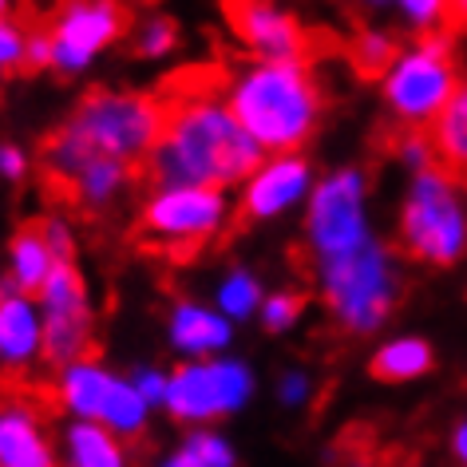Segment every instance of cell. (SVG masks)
Segmentation results:
<instances>
[{
	"mask_svg": "<svg viewBox=\"0 0 467 467\" xmlns=\"http://www.w3.org/2000/svg\"><path fill=\"white\" fill-rule=\"evenodd\" d=\"M455 451H460V460L467 463V424H463L460 431H455Z\"/></svg>",
	"mask_w": 467,
	"mask_h": 467,
	"instance_id": "74e56055",
	"label": "cell"
},
{
	"mask_svg": "<svg viewBox=\"0 0 467 467\" xmlns=\"http://www.w3.org/2000/svg\"><path fill=\"white\" fill-rule=\"evenodd\" d=\"M301 396H306V377H289V384H285V400H289V404H297Z\"/></svg>",
	"mask_w": 467,
	"mask_h": 467,
	"instance_id": "d590c367",
	"label": "cell"
},
{
	"mask_svg": "<svg viewBox=\"0 0 467 467\" xmlns=\"http://www.w3.org/2000/svg\"><path fill=\"white\" fill-rule=\"evenodd\" d=\"M214 377H218L222 412H234V408H238L250 396V372L242 368V365H230V360H222V365H214Z\"/></svg>",
	"mask_w": 467,
	"mask_h": 467,
	"instance_id": "f1b7e54d",
	"label": "cell"
},
{
	"mask_svg": "<svg viewBox=\"0 0 467 467\" xmlns=\"http://www.w3.org/2000/svg\"><path fill=\"white\" fill-rule=\"evenodd\" d=\"M139 392H143V400H167V380L159 377V372H139Z\"/></svg>",
	"mask_w": 467,
	"mask_h": 467,
	"instance_id": "e575fe53",
	"label": "cell"
},
{
	"mask_svg": "<svg viewBox=\"0 0 467 467\" xmlns=\"http://www.w3.org/2000/svg\"><path fill=\"white\" fill-rule=\"evenodd\" d=\"M99 420H103L108 428L119 431V436H139V431H143V420H147V400H143V392L131 389V384H123V380H111L108 396H103Z\"/></svg>",
	"mask_w": 467,
	"mask_h": 467,
	"instance_id": "cb8c5ba5",
	"label": "cell"
},
{
	"mask_svg": "<svg viewBox=\"0 0 467 467\" xmlns=\"http://www.w3.org/2000/svg\"><path fill=\"white\" fill-rule=\"evenodd\" d=\"M108 389H111L108 372L96 368L91 360H79V365H72L67 377H64V404L72 408V412H79L84 420H99Z\"/></svg>",
	"mask_w": 467,
	"mask_h": 467,
	"instance_id": "ffe728a7",
	"label": "cell"
},
{
	"mask_svg": "<svg viewBox=\"0 0 467 467\" xmlns=\"http://www.w3.org/2000/svg\"><path fill=\"white\" fill-rule=\"evenodd\" d=\"M222 194L218 186H159V194L147 202L139 238L150 254H171V258H194L214 238L222 226Z\"/></svg>",
	"mask_w": 467,
	"mask_h": 467,
	"instance_id": "8992f818",
	"label": "cell"
},
{
	"mask_svg": "<svg viewBox=\"0 0 467 467\" xmlns=\"http://www.w3.org/2000/svg\"><path fill=\"white\" fill-rule=\"evenodd\" d=\"M67 443H72L76 467H123L119 443L111 440V431L96 428L91 420H84V424H76L67 431Z\"/></svg>",
	"mask_w": 467,
	"mask_h": 467,
	"instance_id": "484cf974",
	"label": "cell"
},
{
	"mask_svg": "<svg viewBox=\"0 0 467 467\" xmlns=\"http://www.w3.org/2000/svg\"><path fill=\"white\" fill-rule=\"evenodd\" d=\"M131 174H139V171L131 167V162H123V159H96V162H88V167L79 171V179H76L72 202H108V198L119 191Z\"/></svg>",
	"mask_w": 467,
	"mask_h": 467,
	"instance_id": "44dd1931",
	"label": "cell"
},
{
	"mask_svg": "<svg viewBox=\"0 0 467 467\" xmlns=\"http://www.w3.org/2000/svg\"><path fill=\"white\" fill-rule=\"evenodd\" d=\"M455 5V20H467V0H451Z\"/></svg>",
	"mask_w": 467,
	"mask_h": 467,
	"instance_id": "f35d334b",
	"label": "cell"
},
{
	"mask_svg": "<svg viewBox=\"0 0 467 467\" xmlns=\"http://www.w3.org/2000/svg\"><path fill=\"white\" fill-rule=\"evenodd\" d=\"M40 345L36 309L25 294H0V368H25Z\"/></svg>",
	"mask_w": 467,
	"mask_h": 467,
	"instance_id": "5bb4252c",
	"label": "cell"
},
{
	"mask_svg": "<svg viewBox=\"0 0 467 467\" xmlns=\"http://www.w3.org/2000/svg\"><path fill=\"white\" fill-rule=\"evenodd\" d=\"M162 119H167L162 91H88L60 131L44 143V179L52 194L72 198L79 171L96 159H123L143 171L150 147L162 135Z\"/></svg>",
	"mask_w": 467,
	"mask_h": 467,
	"instance_id": "7a4b0ae2",
	"label": "cell"
},
{
	"mask_svg": "<svg viewBox=\"0 0 467 467\" xmlns=\"http://www.w3.org/2000/svg\"><path fill=\"white\" fill-rule=\"evenodd\" d=\"M167 404H171V412L182 420H202V416L222 412L214 365H186L174 372L167 380Z\"/></svg>",
	"mask_w": 467,
	"mask_h": 467,
	"instance_id": "9a60e30c",
	"label": "cell"
},
{
	"mask_svg": "<svg viewBox=\"0 0 467 467\" xmlns=\"http://www.w3.org/2000/svg\"><path fill=\"white\" fill-rule=\"evenodd\" d=\"M179 460L182 467H234V455L218 436H194Z\"/></svg>",
	"mask_w": 467,
	"mask_h": 467,
	"instance_id": "83f0119b",
	"label": "cell"
},
{
	"mask_svg": "<svg viewBox=\"0 0 467 467\" xmlns=\"http://www.w3.org/2000/svg\"><path fill=\"white\" fill-rule=\"evenodd\" d=\"M455 182L448 171L440 167H424L416 171V186L412 198L404 206V242L416 258L428 262H455L467 242V214L455 198Z\"/></svg>",
	"mask_w": 467,
	"mask_h": 467,
	"instance_id": "52a82bcc",
	"label": "cell"
},
{
	"mask_svg": "<svg viewBox=\"0 0 467 467\" xmlns=\"http://www.w3.org/2000/svg\"><path fill=\"white\" fill-rule=\"evenodd\" d=\"M309 186V167L306 159H297V150H285L274 162L254 171V179L246 186V202H242V218H265L285 210L294 198L306 194Z\"/></svg>",
	"mask_w": 467,
	"mask_h": 467,
	"instance_id": "7c38bea8",
	"label": "cell"
},
{
	"mask_svg": "<svg viewBox=\"0 0 467 467\" xmlns=\"http://www.w3.org/2000/svg\"><path fill=\"white\" fill-rule=\"evenodd\" d=\"M162 103L167 119L139 171L143 179L155 186H230L262 167L265 150L230 111L222 84L179 79L162 91Z\"/></svg>",
	"mask_w": 467,
	"mask_h": 467,
	"instance_id": "6da1fadb",
	"label": "cell"
},
{
	"mask_svg": "<svg viewBox=\"0 0 467 467\" xmlns=\"http://www.w3.org/2000/svg\"><path fill=\"white\" fill-rule=\"evenodd\" d=\"M0 467H52L48 443L25 400L0 408Z\"/></svg>",
	"mask_w": 467,
	"mask_h": 467,
	"instance_id": "4fadbf2b",
	"label": "cell"
},
{
	"mask_svg": "<svg viewBox=\"0 0 467 467\" xmlns=\"http://www.w3.org/2000/svg\"><path fill=\"white\" fill-rule=\"evenodd\" d=\"M25 67H32V72H44V67H52V36H48V28H32L28 32Z\"/></svg>",
	"mask_w": 467,
	"mask_h": 467,
	"instance_id": "1f68e13d",
	"label": "cell"
},
{
	"mask_svg": "<svg viewBox=\"0 0 467 467\" xmlns=\"http://www.w3.org/2000/svg\"><path fill=\"white\" fill-rule=\"evenodd\" d=\"M13 8H16V0H0V16H13Z\"/></svg>",
	"mask_w": 467,
	"mask_h": 467,
	"instance_id": "ab89813d",
	"label": "cell"
},
{
	"mask_svg": "<svg viewBox=\"0 0 467 467\" xmlns=\"http://www.w3.org/2000/svg\"><path fill=\"white\" fill-rule=\"evenodd\" d=\"M431 139H436L440 167L460 186H467V111L460 103H451V108L431 123Z\"/></svg>",
	"mask_w": 467,
	"mask_h": 467,
	"instance_id": "ac0fdd59",
	"label": "cell"
},
{
	"mask_svg": "<svg viewBox=\"0 0 467 467\" xmlns=\"http://www.w3.org/2000/svg\"><path fill=\"white\" fill-rule=\"evenodd\" d=\"M226 20L234 40L258 60L309 56V32L282 0H226Z\"/></svg>",
	"mask_w": 467,
	"mask_h": 467,
	"instance_id": "9c48e42d",
	"label": "cell"
},
{
	"mask_svg": "<svg viewBox=\"0 0 467 467\" xmlns=\"http://www.w3.org/2000/svg\"><path fill=\"white\" fill-rule=\"evenodd\" d=\"M389 5H392V0H357V8H360V13H368V16L389 13Z\"/></svg>",
	"mask_w": 467,
	"mask_h": 467,
	"instance_id": "8d00e7d4",
	"label": "cell"
},
{
	"mask_svg": "<svg viewBox=\"0 0 467 467\" xmlns=\"http://www.w3.org/2000/svg\"><path fill=\"white\" fill-rule=\"evenodd\" d=\"M325 294L353 333H372L392 306V270L380 246L360 242L348 254L325 258Z\"/></svg>",
	"mask_w": 467,
	"mask_h": 467,
	"instance_id": "ba28073f",
	"label": "cell"
},
{
	"mask_svg": "<svg viewBox=\"0 0 467 467\" xmlns=\"http://www.w3.org/2000/svg\"><path fill=\"white\" fill-rule=\"evenodd\" d=\"M455 103H460V108L467 111V76H463V88H460V96H455Z\"/></svg>",
	"mask_w": 467,
	"mask_h": 467,
	"instance_id": "60d3db41",
	"label": "cell"
},
{
	"mask_svg": "<svg viewBox=\"0 0 467 467\" xmlns=\"http://www.w3.org/2000/svg\"><path fill=\"white\" fill-rule=\"evenodd\" d=\"M222 309L230 313V317H246V313H254V306H258V282L246 274H234L226 285H222Z\"/></svg>",
	"mask_w": 467,
	"mask_h": 467,
	"instance_id": "f546056e",
	"label": "cell"
},
{
	"mask_svg": "<svg viewBox=\"0 0 467 467\" xmlns=\"http://www.w3.org/2000/svg\"><path fill=\"white\" fill-rule=\"evenodd\" d=\"M431 368V353L424 341H392L372 357V377L380 380H412Z\"/></svg>",
	"mask_w": 467,
	"mask_h": 467,
	"instance_id": "603a6c76",
	"label": "cell"
},
{
	"mask_svg": "<svg viewBox=\"0 0 467 467\" xmlns=\"http://www.w3.org/2000/svg\"><path fill=\"white\" fill-rule=\"evenodd\" d=\"M389 13L396 16V25L408 28L412 36H436V32L451 28L455 5L451 0H392Z\"/></svg>",
	"mask_w": 467,
	"mask_h": 467,
	"instance_id": "7402d4cb",
	"label": "cell"
},
{
	"mask_svg": "<svg viewBox=\"0 0 467 467\" xmlns=\"http://www.w3.org/2000/svg\"><path fill=\"white\" fill-rule=\"evenodd\" d=\"M301 309H306V297L301 294H277L265 301V325H270V329H289Z\"/></svg>",
	"mask_w": 467,
	"mask_h": 467,
	"instance_id": "4dcf8cb0",
	"label": "cell"
},
{
	"mask_svg": "<svg viewBox=\"0 0 467 467\" xmlns=\"http://www.w3.org/2000/svg\"><path fill=\"white\" fill-rule=\"evenodd\" d=\"M28 25H20L16 16H0V72H20L28 56Z\"/></svg>",
	"mask_w": 467,
	"mask_h": 467,
	"instance_id": "4316f807",
	"label": "cell"
},
{
	"mask_svg": "<svg viewBox=\"0 0 467 467\" xmlns=\"http://www.w3.org/2000/svg\"><path fill=\"white\" fill-rule=\"evenodd\" d=\"M171 337H174L179 348H186V353H210V348L226 345L230 325L222 317H214V313L198 309V306H182L179 313H174Z\"/></svg>",
	"mask_w": 467,
	"mask_h": 467,
	"instance_id": "d6986e66",
	"label": "cell"
},
{
	"mask_svg": "<svg viewBox=\"0 0 467 467\" xmlns=\"http://www.w3.org/2000/svg\"><path fill=\"white\" fill-rule=\"evenodd\" d=\"M25 171H28V159H25V150L13 147V143H0V174L5 179H25Z\"/></svg>",
	"mask_w": 467,
	"mask_h": 467,
	"instance_id": "d6a6232c",
	"label": "cell"
},
{
	"mask_svg": "<svg viewBox=\"0 0 467 467\" xmlns=\"http://www.w3.org/2000/svg\"><path fill=\"white\" fill-rule=\"evenodd\" d=\"M396 52H400V40H396L389 28H372V25L360 28L353 36V44H348V56H353L357 72L372 76V79L384 76V67L396 60Z\"/></svg>",
	"mask_w": 467,
	"mask_h": 467,
	"instance_id": "d4e9b609",
	"label": "cell"
},
{
	"mask_svg": "<svg viewBox=\"0 0 467 467\" xmlns=\"http://www.w3.org/2000/svg\"><path fill=\"white\" fill-rule=\"evenodd\" d=\"M44 28L52 36V72L84 76L103 52L127 40L131 5L127 0H56Z\"/></svg>",
	"mask_w": 467,
	"mask_h": 467,
	"instance_id": "5b68a950",
	"label": "cell"
},
{
	"mask_svg": "<svg viewBox=\"0 0 467 467\" xmlns=\"http://www.w3.org/2000/svg\"><path fill=\"white\" fill-rule=\"evenodd\" d=\"M463 88V64L448 32L412 36L380 76V96L400 127H431Z\"/></svg>",
	"mask_w": 467,
	"mask_h": 467,
	"instance_id": "277c9868",
	"label": "cell"
},
{
	"mask_svg": "<svg viewBox=\"0 0 467 467\" xmlns=\"http://www.w3.org/2000/svg\"><path fill=\"white\" fill-rule=\"evenodd\" d=\"M52 258L56 254L48 246L44 222H28L13 242V282L20 285V294L44 289V282H48V274H52Z\"/></svg>",
	"mask_w": 467,
	"mask_h": 467,
	"instance_id": "2e32d148",
	"label": "cell"
},
{
	"mask_svg": "<svg viewBox=\"0 0 467 467\" xmlns=\"http://www.w3.org/2000/svg\"><path fill=\"white\" fill-rule=\"evenodd\" d=\"M127 44H131L139 60H167L179 48V25H174V16L159 13V8H147V13H139L131 20Z\"/></svg>",
	"mask_w": 467,
	"mask_h": 467,
	"instance_id": "e0dca14e",
	"label": "cell"
},
{
	"mask_svg": "<svg viewBox=\"0 0 467 467\" xmlns=\"http://www.w3.org/2000/svg\"><path fill=\"white\" fill-rule=\"evenodd\" d=\"M0 79H5V72H0Z\"/></svg>",
	"mask_w": 467,
	"mask_h": 467,
	"instance_id": "7bdbcfd3",
	"label": "cell"
},
{
	"mask_svg": "<svg viewBox=\"0 0 467 467\" xmlns=\"http://www.w3.org/2000/svg\"><path fill=\"white\" fill-rule=\"evenodd\" d=\"M171 467H182V460H174V463H171Z\"/></svg>",
	"mask_w": 467,
	"mask_h": 467,
	"instance_id": "b9f144b4",
	"label": "cell"
},
{
	"mask_svg": "<svg viewBox=\"0 0 467 467\" xmlns=\"http://www.w3.org/2000/svg\"><path fill=\"white\" fill-rule=\"evenodd\" d=\"M222 96L238 115V123L270 155L297 150L317 131L325 111V91L309 56H289V60L250 56V64L234 67L222 79Z\"/></svg>",
	"mask_w": 467,
	"mask_h": 467,
	"instance_id": "3957f363",
	"label": "cell"
},
{
	"mask_svg": "<svg viewBox=\"0 0 467 467\" xmlns=\"http://www.w3.org/2000/svg\"><path fill=\"white\" fill-rule=\"evenodd\" d=\"M40 294L44 309H48V325H44L48 365H72L76 357H96V348L88 345V297L79 274L67 262H56Z\"/></svg>",
	"mask_w": 467,
	"mask_h": 467,
	"instance_id": "8fae6325",
	"label": "cell"
},
{
	"mask_svg": "<svg viewBox=\"0 0 467 467\" xmlns=\"http://www.w3.org/2000/svg\"><path fill=\"white\" fill-rule=\"evenodd\" d=\"M44 234H48V246H52L56 258L60 262L72 258V242H67V230L60 226V222H44Z\"/></svg>",
	"mask_w": 467,
	"mask_h": 467,
	"instance_id": "836d02e7",
	"label": "cell"
},
{
	"mask_svg": "<svg viewBox=\"0 0 467 467\" xmlns=\"http://www.w3.org/2000/svg\"><path fill=\"white\" fill-rule=\"evenodd\" d=\"M360 198H365V174L360 171H341L317 186L309 210V234H313V250L321 258L348 254L365 242Z\"/></svg>",
	"mask_w": 467,
	"mask_h": 467,
	"instance_id": "30bf717a",
	"label": "cell"
}]
</instances>
